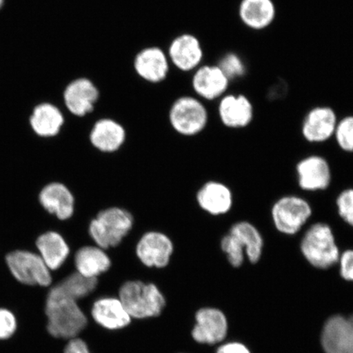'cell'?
Here are the masks:
<instances>
[{"label": "cell", "instance_id": "obj_1", "mask_svg": "<svg viewBox=\"0 0 353 353\" xmlns=\"http://www.w3.org/2000/svg\"><path fill=\"white\" fill-rule=\"evenodd\" d=\"M46 314L48 332L56 339H70L86 328L88 319L79 302L66 296L56 285L48 290Z\"/></svg>", "mask_w": 353, "mask_h": 353}, {"label": "cell", "instance_id": "obj_2", "mask_svg": "<svg viewBox=\"0 0 353 353\" xmlns=\"http://www.w3.org/2000/svg\"><path fill=\"white\" fill-rule=\"evenodd\" d=\"M117 297L132 319H154L161 316L167 306L165 294L153 282L141 280L123 282L118 290Z\"/></svg>", "mask_w": 353, "mask_h": 353}, {"label": "cell", "instance_id": "obj_3", "mask_svg": "<svg viewBox=\"0 0 353 353\" xmlns=\"http://www.w3.org/2000/svg\"><path fill=\"white\" fill-rule=\"evenodd\" d=\"M300 252L308 264L319 270L336 266L341 251L332 228L325 223L311 225L300 241Z\"/></svg>", "mask_w": 353, "mask_h": 353}, {"label": "cell", "instance_id": "obj_4", "mask_svg": "<svg viewBox=\"0 0 353 353\" xmlns=\"http://www.w3.org/2000/svg\"><path fill=\"white\" fill-rule=\"evenodd\" d=\"M130 212L121 207H109L97 214L88 225V236L92 243L108 251L117 248L134 228Z\"/></svg>", "mask_w": 353, "mask_h": 353}, {"label": "cell", "instance_id": "obj_5", "mask_svg": "<svg viewBox=\"0 0 353 353\" xmlns=\"http://www.w3.org/2000/svg\"><path fill=\"white\" fill-rule=\"evenodd\" d=\"M209 114L205 105L193 97L176 99L169 112L172 130L184 138H194L203 134L208 126Z\"/></svg>", "mask_w": 353, "mask_h": 353}, {"label": "cell", "instance_id": "obj_6", "mask_svg": "<svg viewBox=\"0 0 353 353\" xmlns=\"http://www.w3.org/2000/svg\"><path fill=\"white\" fill-rule=\"evenodd\" d=\"M312 207L297 195L281 196L272 205L271 218L276 230L285 236L296 235L310 220Z\"/></svg>", "mask_w": 353, "mask_h": 353}, {"label": "cell", "instance_id": "obj_7", "mask_svg": "<svg viewBox=\"0 0 353 353\" xmlns=\"http://www.w3.org/2000/svg\"><path fill=\"white\" fill-rule=\"evenodd\" d=\"M6 260L12 274L22 284L48 287L54 281L50 269L39 254L16 250L8 254Z\"/></svg>", "mask_w": 353, "mask_h": 353}, {"label": "cell", "instance_id": "obj_8", "mask_svg": "<svg viewBox=\"0 0 353 353\" xmlns=\"http://www.w3.org/2000/svg\"><path fill=\"white\" fill-rule=\"evenodd\" d=\"M174 252L173 241L166 234L158 231L145 232L135 247L137 258L148 268H165Z\"/></svg>", "mask_w": 353, "mask_h": 353}, {"label": "cell", "instance_id": "obj_9", "mask_svg": "<svg viewBox=\"0 0 353 353\" xmlns=\"http://www.w3.org/2000/svg\"><path fill=\"white\" fill-rule=\"evenodd\" d=\"M196 324L192 336L196 343L215 345L224 341L228 334V321L221 309L204 307L195 315Z\"/></svg>", "mask_w": 353, "mask_h": 353}, {"label": "cell", "instance_id": "obj_10", "mask_svg": "<svg viewBox=\"0 0 353 353\" xmlns=\"http://www.w3.org/2000/svg\"><path fill=\"white\" fill-rule=\"evenodd\" d=\"M321 344L325 353H353V315H334L322 327Z\"/></svg>", "mask_w": 353, "mask_h": 353}, {"label": "cell", "instance_id": "obj_11", "mask_svg": "<svg viewBox=\"0 0 353 353\" xmlns=\"http://www.w3.org/2000/svg\"><path fill=\"white\" fill-rule=\"evenodd\" d=\"M196 200L205 214L212 217H225L232 210L234 194L228 183L211 180L198 190Z\"/></svg>", "mask_w": 353, "mask_h": 353}, {"label": "cell", "instance_id": "obj_12", "mask_svg": "<svg viewBox=\"0 0 353 353\" xmlns=\"http://www.w3.org/2000/svg\"><path fill=\"white\" fill-rule=\"evenodd\" d=\"M296 175L299 187L309 192L325 191L332 179L329 162L319 154H312L299 161Z\"/></svg>", "mask_w": 353, "mask_h": 353}, {"label": "cell", "instance_id": "obj_13", "mask_svg": "<svg viewBox=\"0 0 353 353\" xmlns=\"http://www.w3.org/2000/svg\"><path fill=\"white\" fill-rule=\"evenodd\" d=\"M126 139L125 125L112 118H101L92 123L88 134V141L92 147L103 154L120 151Z\"/></svg>", "mask_w": 353, "mask_h": 353}, {"label": "cell", "instance_id": "obj_14", "mask_svg": "<svg viewBox=\"0 0 353 353\" xmlns=\"http://www.w3.org/2000/svg\"><path fill=\"white\" fill-rule=\"evenodd\" d=\"M39 201L44 210L60 222H66L74 214L76 198L63 183L51 182L46 185L39 192Z\"/></svg>", "mask_w": 353, "mask_h": 353}, {"label": "cell", "instance_id": "obj_15", "mask_svg": "<svg viewBox=\"0 0 353 353\" xmlns=\"http://www.w3.org/2000/svg\"><path fill=\"white\" fill-rule=\"evenodd\" d=\"M65 264L88 278H99L108 272L112 266L107 251L95 245L79 247L70 255Z\"/></svg>", "mask_w": 353, "mask_h": 353}, {"label": "cell", "instance_id": "obj_16", "mask_svg": "<svg viewBox=\"0 0 353 353\" xmlns=\"http://www.w3.org/2000/svg\"><path fill=\"white\" fill-rule=\"evenodd\" d=\"M99 95V88L94 82L90 79L79 78L66 86L63 99L70 113L82 118L94 112Z\"/></svg>", "mask_w": 353, "mask_h": 353}, {"label": "cell", "instance_id": "obj_17", "mask_svg": "<svg viewBox=\"0 0 353 353\" xmlns=\"http://www.w3.org/2000/svg\"><path fill=\"white\" fill-rule=\"evenodd\" d=\"M338 121L336 113L332 108H313L304 118L302 125L303 137L308 143H325L333 138Z\"/></svg>", "mask_w": 353, "mask_h": 353}, {"label": "cell", "instance_id": "obj_18", "mask_svg": "<svg viewBox=\"0 0 353 353\" xmlns=\"http://www.w3.org/2000/svg\"><path fill=\"white\" fill-rule=\"evenodd\" d=\"M91 316L97 324L108 330L130 325L132 317L117 296H101L92 303Z\"/></svg>", "mask_w": 353, "mask_h": 353}, {"label": "cell", "instance_id": "obj_19", "mask_svg": "<svg viewBox=\"0 0 353 353\" xmlns=\"http://www.w3.org/2000/svg\"><path fill=\"white\" fill-rule=\"evenodd\" d=\"M219 116L228 129H243L253 121V105L245 95L225 94L220 99Z\"/></svg>", "mask_w": 353, "mask_h": 353}, {"label": "cell", "instance_id": "obj_20", "mask_svg": "<svg viewBox=\"0 0 353 353\" xmlns=\"http://www.w3.org/2000/svg\"><path fill=\"white\" fill-rule=\"evenodd\" d=\"M168 57L182 72H191L201 65L203 52L201 42L190 34H183L171 42Z\"/></svg>", "mask_w": 353, "mask_h": 353}, {"label": "cell", "instance_id": "obj_21", "mask_svg": "<svg viewBox=\"0 0 353 353\" xmlns=\"http://www.w3.org/2000/svg\"><path fill=\"white\" fill-rule=\"evenodd\" d=\"M169 57L158 47L145 48L136 55L134 68L138 76L149 83L166 79L170 70Z\"/></svg>", "mask_w": 353, "mask_h": 353}, {"label": "cell", "instance_id": "obj_22", "mask_svg": "<svg viewBox=\"0 0 353 353\" xmlns=\"http://www.w3.org/2000/svg\"><path fill=\"white\" fill-rule=\"evenodd\" d=\"M230 81L219 65H203L192 77V87L196 94L205 100L222 99L226 94Z\"/></svg>", "mask_w": 353, "mask_h": 353}, {"label": "cell", "instance_id": "obj_23", "mask_svg": "<svg viewBox=\"0 0 353 353\" xmlns=\"http://www.w3.org/2000/svg\"><path fill=\"white\" fill-rule=\"evenodd\" d=\"M35 245L39 256L51 272L60 270L72 255V250L65 237L54 230L43 233Z\"/></svg>", "mask_w": 353, "mask_h": 353}, {"label": "cell", "instance_id": "obj_24", "mask_svg": "<svg viewBox=\"0 0 353 353\" xmlns=\"http://www.w3.org/2000/svg\"><path fill=\"white\" fill-rule=\"evenodd\" d=\"M276 13L272 0H242L239 6L243 24L255 30L268 28L275 20Z\"/></svg>", "mask_w": 353, "mask_h": 353}, {"label": "cell", "instance_id": "obj_25", "mask_svg": "<svg viewBox=\"0 0 353 353\" xmlns=\"http://www.w3.org/2000/svg\"><path fill=\"white\" fill-rule=\"evenodd\" d=\"M227 232L240 241L250 263L256 264L260 261L263 254L264 240L261 232L254 224L249 221H238L232 223Z\"/></svg>", "mask_w": 353, "mask_h": 353}, {"label": "cell", "instance_id": "obj_26", "mask_svg": "<svg viewBox=\"0 0 353 353\" xmlns=\"http://www.w3.org/2000/svg\"><path fill=\"white\" fill-rule=\"evenodd\" d=\"M35 134L43 138H52L60 134L65 120L61 110L50 103H43L34 109L30 119Z\"/></svg>", "mask_w": 353, "mask_h": 353}, {"label": "cell", "instance_id": "obj_27", "mask_svg": "<svg viewBox=\"0 0 353 353\" xmlns=\"http://www.w3.org/2000/svg\"><path fill=\"white\" fill-rule=\"evenodd\" d=\"M99 278H88L76 271L61 278L55 284L66 296L76 301L92 297L99 286Z\"/></svg>", "mask_w": 353, "mask_h": 353}, {"label": "cell", "instance_id": "obj_28", "mask_svg": "<svg viewBox=\"0 0 353 353\" xmlns=\"http://www.w3.org/2000/svg\"><path fill=\"white\" fill-rule=\"evenodd\" d=\"M219 248L227 263L233 268H240L245 263V253L239 241L226 232L221 237Z\"/></svg>", "mask_w": 353, "mask_h": 353}, {"label": "cell", "instance_id": "obj_29", "mask_svg": "<svg viewBox=\"0 0 353 353\" xmlns=\"http://www.w3.org/2000/svg\"><path fill=\"white\" fill-rule=\"evenodd\" d=\"M334 138L341 150L353 152V116H348L338 121Z\"/></svg>", "mask_w": 353, "mask_h": 353}, {"label": "cell", "instance_id": "obj_30", "mask_svg": "<svg viewBox=\"0 0 353 353\" xmlns=\"http://www.w3.org/2000/svg\"><path fill=\"white\" fill-rule=\"evenodd\" d=\"M219 68L223 70L229 81L240 78L245 72V66L239 56L228 54L219 61Z\"/></svg>", "mask_w": 353, "mask_h": 353}, {"label": "cell", "instance_id": "obj_31", "mask_svg": "<svg viewBox=\"0 0 353 353\" xmlns=\"http://www.w3.org/2000/svg\"><path fill=\"white\" fill-rule=\"evenodd\" d=\"M339 217L348 226L353 228V188L343 190L336 198Z\"/></svg>", "mask_w": 353, "mask_h": 353}, {"label": "cell", "instance_id": "obj_32", "mask_svg": "<svg viewBox=\"0 0 353 353\" xmlns=\"http://www.w3.org/2000/svg\"><path fill=\"white\" fill-rule=\"evenodd\" d=\"M17 321L13 313L6 308H0V341H7L15 334Z\"/></svg>", "mask_w": 353, "mask_h": 353}, {"label": "cell", "instance_id": "obj_33", "mask_svg": "<svg viewBox=\"0 0 353 353\" xmlns=\"http://www.w3.org/2000/svg\"><path fill=\"white\" fill-rule=\"evenodd\" d=\"M337 265L342 279L353 282V249L343 251Z\"/></svg>", "mask_w": 353, "mask_h": 353}, {"label": "cell", "instance_id": "obj_34", "mask_svg": "<svg viewBox=\"0 0 353 353\" xmlns=\"http://www.w3.org/2000/svg\"><path fill=\"white\" fill-rule=\"evenodd\" d=\"M216 353H251L250 348L245 344L232 341L221 344Z\"/></svg>", "mask_w": 353, "mask_h": 353}, {"label": "cell", "instance_id": "obj_35", "mask_svg": "<svg viewBox=\"0 0 353 353\" xmlns=\"http://www.w3.org/2000/svg\"><path fill=\"white\" fill-rule=\"evenodd\" d=\"M64 353H91L87 343L81 339H70L64 348Z\"/></svg>", "mask_w": 353, "mask_h": 353}, {"label": "cell", "instance_id": "obj_36", "mask_svg": "<svg viewBox=\"0 0 353 353\" xmlns=\"http://www.w3.org/2000/svg\"><path fill=\"white\" fill-rule=\"evenodd\" d=\"M3 3V0H0V8L2 7Z\"/></svg>", "mask_w": 353, "mask_h": 353}]
</instances>
